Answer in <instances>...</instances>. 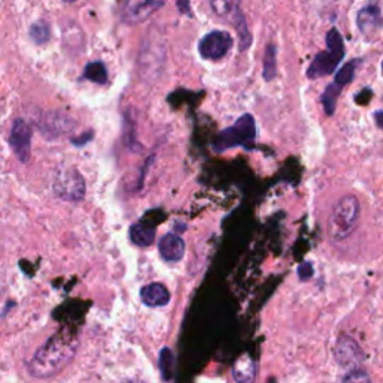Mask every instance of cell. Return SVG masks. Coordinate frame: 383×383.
Listing matches in <instances>:
<instances>
[{
    "label": "cell",
    "mask_w": 383,
    "mask_h": 383,
    "mask_svg": "<svg viewBox=\"0 0 383 383\" xmlns=\"http://www.w3.org/2000/svg\"><path fill=\"white\" fill-rule=\"evenodd\" d=\"M76 349H78V337L72 329L63 328L57 331L33 355L29 364L30 375L37 379L56 376L73 360Z\"/></svg>",
    "instance_id": "1"
},
{
    "label": "cell",
    "mask_w": 383,
    "mask_h": 383,
    "mask_svg": "<svg viewBox=\"0 0 383 383\" xmlns=\"http://www.w3.org/2000/svg\"><path fill=\"white\" fill-rule=\"evenodd\" d=\"M326 51H321L317 53L310 63V66L307 69V76L310 80L316 78H322L325 75L333 73L338 63L344 57V44H343V37L338 33L337 29H331L326 35Z\"/></svg>",
    "instance_id": "2"
},
{
    "label": "cell",
    "mask_w": 383,
    "mask_h": 383,
    "mask_svg": "<svg viewBox=\"0 0 383 383\" xmlns=\"http://www.w3.org/2000/svg\"><path fill=\"white\" fill-rule=\"evenodd\" d=\"M360 216V202L355 196L341 198L333 208L328 223L329 237L340 241L350 235Z\"/></svg>",
    "instance_id": "3"
},
{
    "label": "cell",
    "mask_w": 383,
    "mask_h": 383,
    "mask_svg": "<svg viewBox=\"0 0 383 383\" xmlns=\"http://www.w3.org/2000/svg\"><path fill=\"white\" fill-rule=\"evenodd\" d=\"M257 136V126H254V120L250 114H244L241 116L237 123L228 129L222 131L217 136L214 148L216 151H225L231 147L244 146L250 141H253Z\"/></svg>",
    "instance_id": "4"
},
{
    "label": "cell",
    "mask_w": 383,
    "mask_h": 383,
    "mask_svg": "<svg viewBox=\"0 0 383 383\" xmlns=\"http://www.w3.org/2000/svg\"><path fill=\"white\" fill-rule=\"evenodd\" d=\"M53 189L59 198L66 201H81L86 195L84 178L73 168L61 170L54 178Z\"/></svg>",
    "instance_id": "5"
},
{
    "label": "cell",
    "mask_w": 383,
    "mask_h": 383,
    "mask_svg": "<svg viewBox=\"0 0 383 383\" xmlns=\"http://www.w3.org/2000/svg\"><path fill=\"white\" fill-rule=\"evenodd\" d=\"M356 23L368 41L377 37L383 32V0H368V4L360 9Z\"/></svg>",
    "instance_id": "6"
},
{
    "label": "cell",
    "mask_w": 383,
    "mask_h": 383,
    "mask_svg": "<svg viewBox=\"0 0 383 383\" xmlns=\"http://www.w3.org/2000/svg\"><path fill=\"white\" fill-rule=\"evenodd\" d=\"M358 65H360V60L348 61L346 65H344L337 72L333 84L326 87L325 93L322 95V104L325 107V112L328 114V116H333V114H334L337 98L340 96L343 88L346 87L355 78V72H356V68H358Z\"/></svg>",
    "instance_id": "7"
},
{
    "label": "cell",
    "mask_w": 383,
    "mask_h": 383,
    "mask_svg": "<svg viewBox=\"0 0 383 383\" xmlns=\"http://www.w3.org/2000/svg\"><path fill=\"white\" fill-rule=\"evenodd\" d=\"M234 40L228 32L213 30L207 33L199 41V54L208 60H219L228 54V51L232 48Z\"/></svg>",
    "instance_id": "8"
},
{
    "label": "cell",
    "mask_w": 383,
    "mask_h": 383,
    "mask_svg": "<svg viewBox=\"0 0 383 383\" xmlns=\"http://www.w3.org/2000/svg\"><path fill=\"white\" fill-rule=\"evenodd\" d=\"M163 5V0H123L120 16L124 23L138 24L148 20Z\"/></svg>",
    "instance_id": "9"
},
{
    "label": "cell",
    "mask_w": 383,
    "mask_h": 383,
    "mask_svg": "<svg viewBox=\"0 0 383 383\" xmlns=\"http://www.w3.org/2000/svg\"><path fill=\"white\" fill-rule=\"evenodd\" d=\"M11 148L14 150L20 162L25 163L30 159V144H32V129L30 126L21 119H17L11 129Z\"/></svg>",
    "instance_id": "10"
},
{
    "label": "cell",
    "mask_w": 383,
    "mask_h": 383,
    "mask_svg": "<svg viewBox=\"0 0 383 383\" xmlns=\"http://www.w3.org/2000/svg\"><path fill=\"white\" fill-rule=\"evenodd\" d=\"M184 241L175 234H167L159 242V252L162 258L168 262H178L184 254Z\"/></svg>",
    "instance_id": "11"
},
{
    "label": "cell",
    "mask_w": 383,
    "mask_h": 383,
    "mask_svg": "<svg viewBox=\"0 0 383 383\" xmlns=\"http://www.w3.org/2000/svg\"><path fill=\"white\" fill-rule=\"evenodd\" d=\"M141 300L148 307H162L170 302V292L160 283H150L141 289Z\"/></svg>",
    "instance_id": "12"
},
{
    "label": "cell",
    "mask_w": 383,
    "mask_h": 383,
    "mask_svg": "<svg viewBox=\"0 0 383 383\" xmlns=\"http://www.w3.org/2000/svg\"><path fill=\"white\" fill-rule=\"evenodd\" d=\"M336 356H337V361L344 367L353 365L363 360L360 348L356 346V343L353 340H349V338H343L338 341Z\"/></svg>",
    "instance_id": "13"
},
{
    "label": "cell",
    "mask_w": 383,
    "mask_h": 383,
    "mask_svg": "<svg viewBox=\"0 0 383 383\" xmlns=\"http://www.w3.org/2000/svg\"><path fill=\"white\" fill-rule=\"evenodd\" d=\"M210 4L217 16L232 23L242 16L240 12V0H210Z\"/></svg>",
    "instance_id": "14"
},
{
    "label": "cell",
    "mask_w": 383,
    "mask_h": 383,
    "mask_svg": "<svg viewBox=\"0 0 383 383\" xmlns=\"http://www.w3.org/2000/svg\"><path fill=\"white\" fill-rule=\"evenodd\" d=\"M254 364L247 355L241 356L234 367V379L237 383H253Z\"/></svg>",
    "instance_id": "15"
},
{
    "label": "cell",
    "mask_w": 383,
    "mask_h": 383,
    "mask_svg": "<svg viewBox=\"0 0 383 383\" xmlns=\"http://www.w3.org/2000/svg\"><path fill=\"white\" fill-rule=\"evenodd\" d=\"M129 234H131V240L134 244L139 247H147L153 241H155V229H151L141 223L132 225L129 229Z\"/></svg>",
    "instance_id": "16"
},
{
    "label": "cell",
    "mask_w": 383,
    "mask_h": 383,
    "mask_svg": "<svg viewBox=\"0 0 383 383\" xmlns=\"http://www.w3.org/2000/svg\"><path fill=\"white\" fill-rule=\"evenodd\" d=\"M86 78L90 80L93 83H98V84H105L108 81V73H107V69L105 66L102 65L100 61H93V63H88L87 68H86Z\"/></svg>",
    "instance_id": "17"
},
{
    "label": "cell",
    "mask_w": 383,
    "mask_h": 383,
    "mask_svg": "<svg viewBox=\"0 0 383 383\" xmlns=\"http://www.w3.org/2000/svg\"><path fill=\"white\" fill-rule=\"evenodd\" d=\"M159 365H160V373H162L163 379L170 380L174 373V355L168 348L160 352Z\"/></svg>",
    "instance_id": "18"
},
{
    "label": "cell",
    "mask_w": 383,
    "mask_h": 383,
    "mask_svg": "<svg viewBox=\"0 0 383 383\" xmlns=\"http://www.w3.org/2000/svg\"><path fill=\"white\" fill-rule=\"evenodd\" d=\"M274 75H276V48L274 45H268L264 61V76L265 80H273Z\"/></svg>",
    "instance_id": "19"
},
{
    "label": "cell",
    "mask_w": 383,
    "mask_h": 383,
    "mask_svg": "<svg viewBox=\"0 0 383 383\" xmlns=\"http://www.w3.org/2000/svg\"><path fill=\"white\" fill-rule=\"evenodd\" d=\"M30 35L36 44H45L49 40V30L45 23H35L30 29Z\"/></svg>",
    "instance_id": "20"
},
{
    "label": "cell",
    "mask_w": 383,
    "mask_h": 383,
    "mask_svg": "<svg viewBox=\"0 0 383 383\" xmlns=\"http://www.w3.org/2000/svg\"><path fill=\"white\" fill-rule=\"evenodd\" d=\"M343 383H372V379L363 370H353L346 375Z\"/></svg>",
    "instance_id": "21"
},
{
    "label": "cell",
    "mask_w": 383,
    "mask_h": 383,
    "mask_svg": "<svg viewBox=\"0 0 383 383\" xmlns=\"http://www.w3.org/2000/svg\"><path fill=\"white\" fill-rule=\"evenodd\" d=\"M375 117H376V123H377L380 127H383V111L376 112V114H375Z\"/></svg>",
    "instance_id": "22"
},
{
    "label": "cell",
    "mask_w": 383,
    "mask_h": 383,
    "mask_svg": "<svg viewBox=\"0 0 383 383\" xmlns=\"http://www.w3.org/2000/svg\"><path fill=\"white\" fill-rule=\"evenodd\" d=\"M63 2H66V4H73V2H76V0H63Z\"/></svg>",
    "instance_id": "23"
}]
</instances>
